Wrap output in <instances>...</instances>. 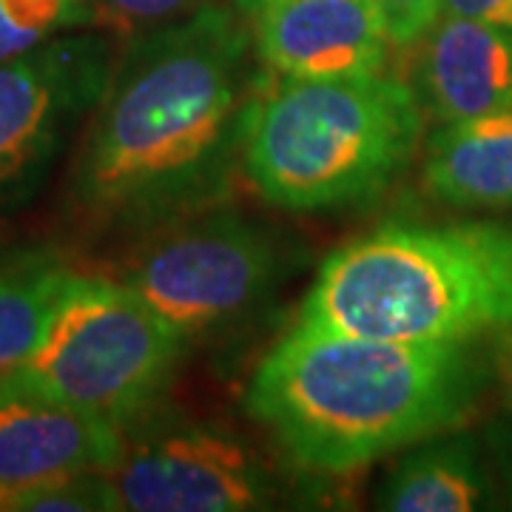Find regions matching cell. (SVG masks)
Returning a JSON list of instances; mask_svg holds the SVG:
<instances>
[{
	"mask_svg": "<svg viewBox=\"0 0 512 512\" xmlns=\"http://www.w3.org/2000/svg\"><path fill=\"white\" fill-rule=\"evenodd\" d=\"M421 185L453 208H512V109L441 123L424 151Z\"/></svg>",
	"mask_w": 512,
	"mask_h": 512,
	"instance_id": "obj_12",
	"label": "cell"
},
{
	"mask_svg": "<svg viewBox=\"0 0 512 512\" xmlns=\"http://www.w3.org/2000/svg\"><path fill=\"white\" fill-rule=\"evenodd\" d=\"M92 26V0H0V63Z\"/></svg>",
	"mask_w": 512,
	"mask_h": 512,
	"instance_id": "obj_15",
	"label": "cell"
},
{
	"mask_svg": "<svg viewBox=\"0 0 512 512\" xmlns=\"http://www.w3.org/2000/svg\"><path fill=\"white\" fill-rule=\"evenodd\" d=\"M495 456H498L501 476H504V493L512 504V430H504L501 436H495Z\"/></svg>",
	"mask_w": 512,
	"mask_h": 512,
	"instance_id": "obj_21",
	"label": "cell"
},
{
	"mask_svg": "<svg viewBox=\"0 0 512 512\" xmlns=\"http://www.w3.org/2000/svg\"><path fill=\"white\" fill-rule=\"evenodd\" d=\"M234 3H237V9L242 15H251L254 18L256 12H262L265 6H271L276 0H234Z\"/></svg>",
	"mask_w": 512,
	"mask_h": 512,
	"instance_id": "obj_22",
	"label": "cell"
},
{
	"mask_svg": "<svg viewBox=\"0 0 512 512\" xmlns=\"http://www.w3.org/2000/svg\"><path fill=\"white\" fill-rule=\"evenodd\" d=\"M473 345H413L296 322L245 404L296 467L345 476L473 419L487 367Z\"/></svg>",
	"mask_w": 512,
	"mask_h": 512,
	"instance_id": "obj_2",
	"label": "cell"
},
{
	"mask_svg": "<svg viewBox=\"0 0 512 512\" xmlns=\"http://www.w3.org/2000/svg\"><path fill=\"white\" fill-rule=\"evenodd\" d=\"M251 37L276 77L384 74L393 46L370 0H276L256 12Z\"/></svg>",
	"mask_w": 512,
	"mask_h": 512,
	"instance_id": "obj_10",
	"label": "cell"
},
{
	"mask_svg": "<svg viewBox=\"0 0 512 512\" xmlns=\"http://www.w3.org/2000/svg\"><path fill=\"white\" fill-rule=\"evenodd\" d=\"M370 6L379 12L390 43L407 49L416 46L439 20L444 0H370Z\"/></svg>",
	"mask_w": 512,
	"mask_h": 512,
	"instance_id": "obj_18",
	"label": "cell"
},
{
	"mask_svg": "<svg viewBox=\"0 0 512 512\" xmlns=\"http://www.w3.org/2000/svg\"><path fill=\"white\" fill-rule=\"evenodd\" d=\"M251 49L222 3L131 37L77 154L74 208L100 228L157 231L222 205L259 86Z\"/></svg>",
	"mask_w": 512,
	"mask_h": 512,
	"instance_id": "obj_1",
	"label": "cell"
},
{
	"mask_svg": "<svg viewBox=\"0 0 512 512\" xmlns=\"http://www.w3.org/2000/svg\"><path fill=\"white\" fill-rule=\"evenodd\" d=\"M416 94L439 123L512 109V37L441 12L419 40Z\"/></svg>",
	"mask_w": 512,
	"mask_h": 512,
	"instance_id": "obj_11",
	"label": "cell"
},
{
	"mask_svg": "<svg viewBox=\"0 0 512 512\" xmlns=\"http://www.w3.org/2000/svg\"><path fill=\"white\" fill-rule=\"evenodd\" d=\"M123 510L109 473H80L18 495L6 512H111Z\"/></svg>",
	"mask_w": 512,
	"mask_h": 512,
	"instance_id": "obj_16",
	"label": "cell"
},
{
	"mask_svg": "<svg viewBox=\"0 0 512 512\" xmlns=\"http://www.w3.org/2000/svg\"><path fill=\"white\" fill-rule=\"evenodd\" d=\"M493 379L507 413H512V328L504 330L501 336H495Z\"/></svg>",
	"mask_w": 512,
	"mask_h": 512,
	"instance_id": "obj_20",
	"label": "cell"
},
{
	"mask_svg": "<svg viewBox=\"0 0 512 512\" xmlns=\"http://www.w3.org/2000/svg\"><path fill=\"white\" fill-rule=\"evenodd\" d=\"M285 276L288 251L265 225L208 208L157 228L120 282L194 342L248 322Z\"/></svg>",
	"mask_w": 512,
	"mask_h": 512,
	"instance_id": "obj_6",
	"label": "cell"
},
{
	"mask_svg": "<svg viewBox=\"0 0 512 512\" xmlns=\"http://www.w3.org/2000/svg\"><path fill=\"white\" fill-rule=\"evenodd\" d=\"M421 134L419 94L396 77H276L248 106L242 174L276 208L342 211L379 200Z\"/></svg>",
	"mask_w": 512,
	"mask_h": 512,
	"instance_id": "obj_4",
	"label": "cell"
},
{
	"mask_svg": "<svg viewBox=\"0 0 512 512\" xmlns=\"http://www.w3.org/2000/svg\"><path fill=\"white\" fill-rule=\"evenodd\" d=\"M114 60L106 35H60L0 63V220L46 183L74 128L106 94Z\"/></svg>",
	"mask_w": 512,
	"mask_h": 512,
	"instance_id": "obj_8",
	"label": "cell"
},
{
	"mask_svg": "<svg viewBox=\"0 0 512 512\" xmlns=\"http://www.w3.org/2000/svg\"><path fill=\"white\" fill-rule=\"evenodd\" d=\"M77 276L80 271L52 251L0 259V376L35 353Z\"/></svg>",
	"mask_w": 512,
	"mask_h": 512,
	"instance_id": "obj_14",
	"label": "cell"
},
{
	"mask_svg": "<svg viewBox=\"0 0 512 512\" xmlns=\"http://www.w3.org/2000/svg\"><path fill=\"white\" fill-rule=\"evenodd\" d=\"M208 0H92V26L131 40L191 15Z\"/></svg>",
	"mask_w": 512,
	"mask_h": 512,
	"instance_id": "obj_17",
	"label": "cell"
},
{
	"mask_svg": "<svg viewBox=\"0 0 512 512\" xmlns=\"http://www.w3.org/2000/svg\"><path fill=\"white\" fill-rule=\"evenodd\" d=\"M109 478L120 507L134 512H251L285 498V481L254 444L157 407L123 427Z\"/></svg>",
	"mask_w": 512,
	"mask_h": 512,
	"instance_id": "obj_7",
	"label": "cell"
},
{
	"mask_svg": "<svg viewBox=\"0 0 512 512\" xmlns=\"http://www.w3.org/2000/svg\"><path fill=\"white\" fill-rule=\"evenodd\" d=\"M185 345L120 279L80 274L35 353L0 379L123 430L163 396Z\"/></svg>",
	"mask_w": 512,
	"mask_h": 512,
	"instance_id": "obj_5",
	"label": "cell"
},
{
	"mask_svg": "<svg viewBox=\"0 0 512 512\" xmlns=\"http://www.w3.org/2000/svg\"><path fill=\"white\" fill-rule=\"evenodd\" d=\"M441 12L484 20L512 37V0H444Z\"/></svg>",
	"mask_w": 512,
	"mask_h": 512,
	"instance_id": "obj_19",
	"label": "cell"
},
{
	"mask_svg": "<svg viewBox=\"0 0 512 512\" xmlns=\"http://www.w3.org/2000/svg\"><path fill=\"white\" fill-rule=\"evenodd\" d=\"M490 498V478L470 439L421 441L387 473L376 507L387 512H470Z\"/></svg>",
	"mask_w": 512,
	"mask_h": 512,
	"instance_id": "obj_13",
	"label": "cell"
},
{
	"mask_svg": "<svg viewBox=\"0 0 512 512\" xmlns=\"http://www.w3.org/2000/svg\"><path fill=\"white\" fill-rule=\"evenodd\" d=\"M123 430L0 379V512L35 487L80 473H111Z\"/></svg>",
	"mask_w": 512,
	"mask_h": 512,
	"instance_id": "obj_9",
	"label": "cell"
},
{
	"mask_svg": "<svg viewBox=\"0 0 512 512\" xmlns=\"http://www.w3.org/2000/svg\"><path fill=\"white\" fill-rule=\"evenodd\" d=\"M296 322L413 345L512 328L510 222H387L330 254Z\"/></svg>",
	"mask_w": 512,
	"mask_h": 512,
	"instance_id": "obj_3",
	"label": "cell"
}]
</instances>
